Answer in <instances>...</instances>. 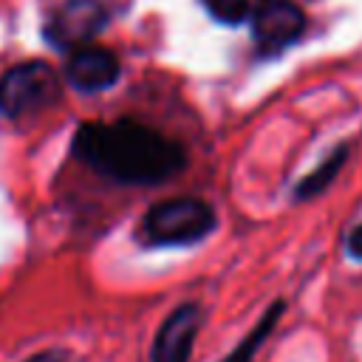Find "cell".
Instances as JSON below:
<instances>
[{
  "mask_svg": "<svg viewBox=\"0 0 362 362\" xmlns=\"http://www.w3.org/2000/svg\"><path fill=\"white\" fill-rule=\"evenodd\" d=\"M303 31L305 14L291 0H260V6L252 11V34L257 51L266 57L286 51L291 42L303 37Z\"/></svg>",
  "mask_w": 362,
  "mask_h": 362,
  "instance_id": "cell-4",
  "label": "cell"
},
{
  "mask_svg": "<svg viewBox=\"0 0 362 362\" xmlns=\"http://www.w3.org/2000/svg\"><path fill=\"white\" fill-rule=\"evenodd\" d=\"M201 3L223 25H238L249 17V0H201Z\"/></svg>",
  "mask_w": 362,
  "mask_h": 362,
  "instance_id": "cell-10",
  "label": "cell"
},
{
  "mask_svg": "<svg viewBox=\"0 0 362 362\" xmlns=\"http://www.w3.org/2000/svg\"><path fill=\"white\" fill-rule=\"evenodd\" d=\"M201 311L192 303L178 305L161 325L156 342H153V362H187L195 334H198Z\"/></svg>",
  "mask_w": 362,
  "mask_h": 362,
  "instance_id": "cell-7",
  "label": "cell"
},
{
  "mask_svg": "<svg viewBox=\"0 0 362 362\" xmlns=\"http://www.w3.org/2000/svg\"><path fill=\"white\" fill-rule=\"evenodd\" d=\"M342 161H345V150H337L328 161L320 164V170H314L311 175H305V178L300 181V187H297V198H311V195H317V192L337 175V170L342 167Z\"/></svg>",
  "mask_w": 362,
  "mask_h": 362,
  "instance_id": "cell-9",
  "label": "cell"
},
{
  "mask_svg": "<svg viewBox=\"0 0 362 362\" xmlns=\"http://www.w3.org/2000/svg\"><path fill=\"white\" fill-rule=\"evenodd\" d=\"M59 76L48 62H20L0 76V113L8 119L34 116L51 107L59 99Z\"/></svg>",
  "mask_w": 362,
  "mask_h": 362,
  "instance_id": "cell-3",
  "label": "cell"
},
{
  "mask_svg": "<svg viewBox=\"0 0 362 362\" xmlns=\"http://www.w3.org/2000/svg\"><path fill=\"white\" fill-rule=\"evenodd\" d=\"M107 25V11L102 0H65L51 17L45 37L57 48H76L90 42Z\"/></svg>",
  "mask_w": 362,
  "mask_h": 362,
  "instance_id": "cell-5",
  "label": "cell"
},
{
  "mask_svg": "<svg viewBox=\"0 0 362 362\" xmlns=\"http://www.w3.org/2000/svg\"><path fill=\"white\" fill-rule=\"evenodd\" d=\"M215 226L212 209L198 198H170L147 209L141 232L153 246H184L206 238Z\"/></svg>",
  "mask_w": 362,
  "mask_h": 362,
  "instance_id": "cell-2",
  "label": "cell"
},
{
  "mask_svg": "<svg viewBox=\"0 0 362 362\" xmlns=\"http://www.w3.org/2000/svg\"><path fill=\"white\" fill-rule=\"evenodd\" d=\"M28 362H62L57 354H51V351H45V354H37V356H31Z\"/></svg>",
  "mask_w": 362,
  "mask_h": 362,
  "instance_id": "cell-12",
  "label": "cell"
},
{
  "mask_svg": "<svg viewBox=\"0 0 362 362\" xmlns=\"http://www.w3.org/2000/svg\"><path fill=\"white\" fill-rule=\"evenodd\" d=\"M348 252H351V257L362 260V223L348 235Z\"/></svg>",
  "mask_w": 362,
  "mask_h": 362,
  "instance_id": "cell-11",
  "label": "cell"
},
{
  "mask_svg": "<svg viewBox=\"0 0 362 362\" xmlns=\"http://www.w3.org/2000/svg\"><path fill=\"white\" fill-rule=\"evenodd\" d=\"M65 76L76 90L99 93V90H107L119 82L122 65H119V57L113 51L99 48V45H88V48H79L68 57Z\"/></svg>",
  "mask_w": 362,
  "mask_h": 362,
  "instance_id": "cell-6",
  "label": "cell"
},
{
  "mask_svg": "<svg viewBox=\"0 0 362 362\" xmlns=\"http://www.w3.org/2000/svg\"><path fill=\"white\" fill-rule=\"evenodd\" d=\"M280 314H283V303H274V305L266 311V317L255 325V331H252V334H249V337H246V339H243V342H240V345H238V348H235L223 362H252V356H255L257 345L269 337V331H272V325H274V320H277Z\"/></svg>",
  "mask_w": 362,
  "mask_h": 362,
  "instance_id": "cell-8",
  "label": "cell"
},
{
  "mask_svg": "<svg viewBox=\"0 0 362 362\" xmlns=\"http://www.w3.org/2000/svg\"><path fill=\"white\" fill-rule=\"evenodd\" d=\"M74 150L88 167L122 184H161L187 167L181 144L136 119L88 122L76 130Z\"/></svg>",
  "mask_w": 362,
  "mask_h": 362,
  "instance_id": "cell-1",
  "label": "cell"
}]
</instances>
